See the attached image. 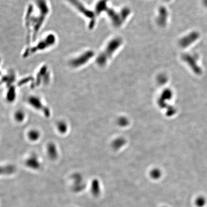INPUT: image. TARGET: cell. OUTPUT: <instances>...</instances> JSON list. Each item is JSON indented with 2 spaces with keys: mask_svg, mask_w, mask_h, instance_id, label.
<instances>
[{
  "mask_svg": "<svg viewBox=\"0 0 207 207\" xmlns=\"http://www.w3.org/2000/svg\"><path fill=\"white\" fill-rule=\"evenodd\" d=\"M93 55V53L92 51H88L82 53L81 55L79 56L76 59H72L71 61L72 66L77 67L80 66L82 64H86L87 61L90 60Z\"/></svg>",
  "mask_w": 207,
  "mask_h": 207,
  "instance_id": "3",
  "label": "cell"
},
{
  "mask_svg": "<svg viewBox=\"0 0 207 207\" xmlns=\"http://www.w3.org/2000/svg\"><path fill=\"white\" fill-rule=\"evenodd\" d=\"M166 1H169V0H166Z\"/></svg>",
  "mask_w": 207,
  "mask_h": 207,
  "instance_id": "11",
  "label": "cell"
},
{
  "mask_svg": "<svg viewBox=\"0 0 207 207\" xmlns=\"http://www.w3.org/2000/svg\"><path fill=\"white\" fill-rule=\"evenodd\" d=\"M91 191L94 196H99L101 192V188L99 181L97 179H95L92 182L91 186Z\"/></svg>",
  "mask_w": 207,
  "mask_h": 207,
  "instance_id": "6",
  "label": "cell"
},
{
  "mask_svg": "<svg viewBox=\"0 0 207 207\" xmlns=\"http://www.w3.org/2000/svg\"><path fill=\"white\" fill-rule=\"evenodd\" d=\"M161 174V172L159 170L155 169V170H153L151 172V176L153 179H157L160 178Z\"/></svg>",
  "mask_w": 207,
  "mask_h": 207,
  "instance_id": "9",
  "label": "cell"
},
{
  "mask_svg": "<svg viewBox=\"0 0 207 207\" xmlns=\"http://www.w3.org/2000/svg\"><path fill=\"white\" fill-rule=\"evenodd\" d=\"M122 43V40L119 37L115 38L109 42L104 51L97 58V63L99 66L105 65L114 52L121 45Z\"/></svg>",
  "mask_w": 207,
  "mask_h": 207,
  "instance_id": "1",
  "label": "cell"
},
{
  "mask_svg": "<svg viewBox=\"0 0 207 207\" xmlns=\"http://www.w3.org/2000/svg\"><path fill=\"white\" fill-rule=\"evenodd\" d=\"M206 203L205 198L203 197H199L197 198L195 201L196 206L198 207H202Z\"/></svg>",
  "mask_w": 207,
  "mask_h": 207,
  "instance_id": "8",
  "label": "cell"
},
{
  "mask_svg": "<svg viewBox=\"0 0 207 207\" xmlns=\"http://www.w3.org/2000/svg\"><path fill=\"white\" fill-rule=\"evenodd\" d=\"M184 61L187 62L189 66L191 68L194 72L196 74L200 75L202 73V70L197 64L198 57L196 55H191L189 53H185L182 56Z\"/></svg>",
  "mask_w": 207,
  "mask_h": 207,
  "instance_id": "2",
  "label": "cell"
},
{
  "mask_svg": "<svg viewBox=\"0 0 207 207\" xmlns=\"http://www.w3.org/2000/svg\"><path fill=\"white\" fill-rule=\"evenodd\" d=\"M199 35L197 32H192L188 35L183 37L179 42L180 46L186 48L197 40L199 37Z\"/></svg>",
  "mask_w": 207,
  "mask_h": 207,
  "instance_id": "4",
  "label": "cell"
},
{
  "mask_svg": "<svg viewBox=\"0 0 207 207\" xmlns=\"http://www.w3.org/2000/svg\"><path fill=\"white\" fill-rule=\"evenodd\" d=\"M204 4L207 6V0H204Z\"/></svg>",
  "mask_w": 207,
  "mask_h": 207,
  "instance_id": "10",
  "label": "cell"
},
{
  "mask_svg": "<svg viewBox=\"0 0 207 207\" xmlns=\"http://www.w3.org/2000/svg\"><path fill=\"white\" fill-rule=\"evenodd\" d=\"M108 0H100V1L98 2V4L96 5V10L97 14H100L101 12H102L103 10H106L107 8V2Z\"/></svg>",
  "mask_w": 207,
  "mask_h": 207,
  "instance_id": "7",
  "label": "cell"
},
{
  "mask_svg": "<svg viewBox=\"0 0 207 207\" xmlns=\"http://www.w3.org/2000/svg\"><path fill=\"white\" fill-rule=\"evenodd\" d=\"M159 16L157 17V23L160 26H165L167 24L168 17V12L167 9L164 7H160L159 9Z\"/></svg>",
  "mask_w": 207,
  "mask_h": 207,
  "instance_id": "5",
  "label": "cell"
}]
</instances>
